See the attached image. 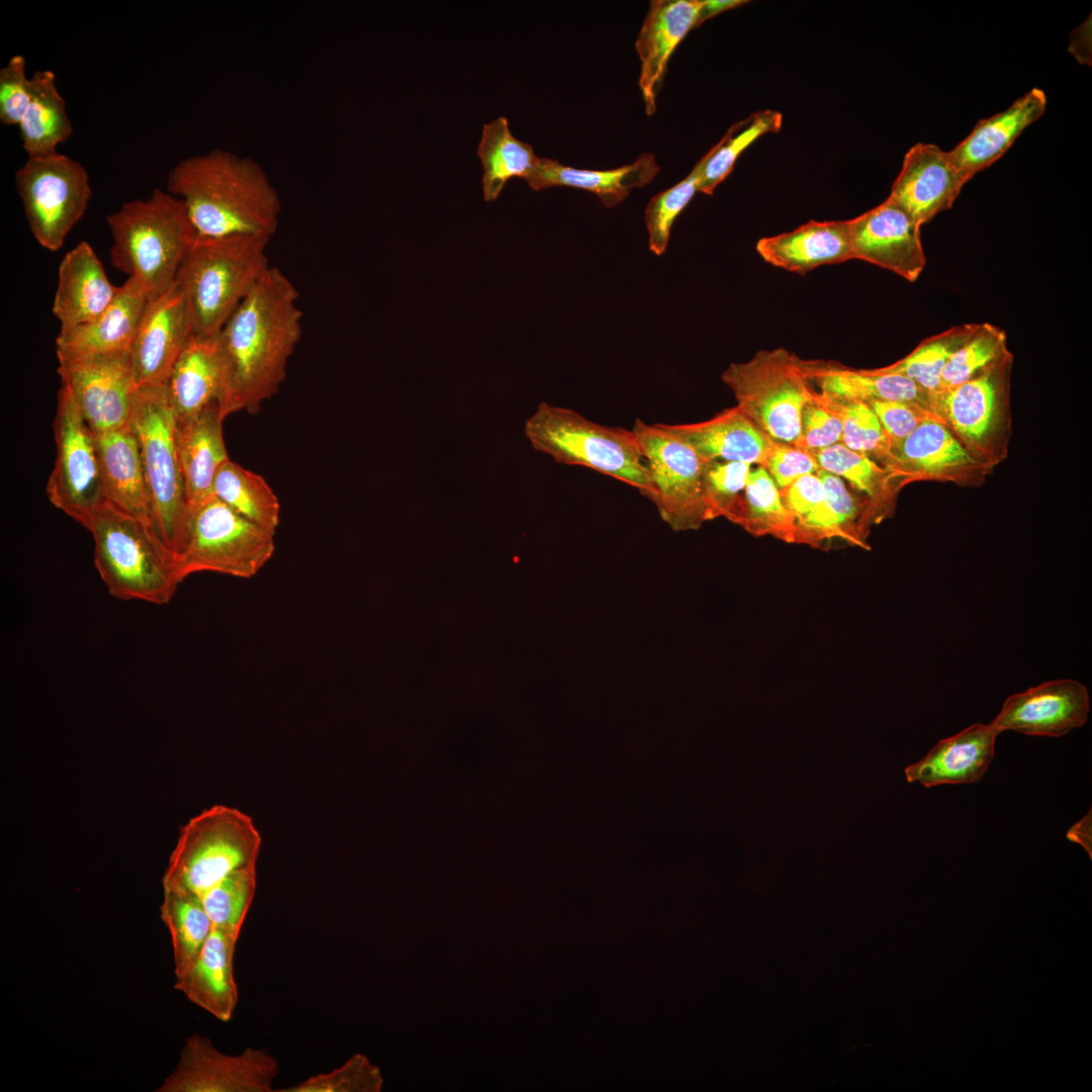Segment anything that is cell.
<instances>
[{"mask_svg": "<svg viewBox=\"0 0 1092 1092\" xmlns=\"http://www.w3.org/2000/svg\"><path fill=\"white\" fill-rule=\"evenodd\" d=\"M727 520L756 537L793 543V520L779 487L762 466L751 469L746 485Z\"/></svg>", "mask_w": 1092, "mask_h": 1092, "instance_id": "37", "label": "cell"}, {"mask_svg": "<svg viewBox=\"0 0 1092 1092\" xmlns=\"http://www.w3.org/2000/svg\"><path fill=\"white\" fill-rule=\"evenodd\" d=\"M219 383L215 337L192 334L166 381L176 421L190 419L216 402Z\"/></svg>", "mask_w": 1092, "mask_h": 1092, "instance_id": "34", "label": "cell"}, {"mask_svg": "<svg viewBox=\"0 0 1092 1092\" xmlns=\"http://www.w3.org/2000/svg\"><path fill=\"white\" fill-rule=\"evenodd\" d=\"M149 295L133 278L119 286L114 300L98 316L83 325L60 331L56 352L97 354L130 350Z\"/></svg>", "mask_w": 1092, "mask_h": 1092, "instance_id": "27", "label": "cell"}, {"mask_svg": "<svg viewBox=\"0 0 1092 1092\" xmlns=\"http://www.w3.org/2000/svg\"><path fill=\"white\" fill-rule=\"evenodd\" d=\"M852 259H859L914 282L926 257L920 226L888 197L883 203L848 220Z\"/></svg>", "mask_w": 1092, "mask_h": 1092, "instance_id": "18", "label": "cell"}, {"mask_svg": "<svg viewBox=\"0 0 1092 1092\" xmlns=\"http://www.w3.org/2000/svg\"><path fill=\"white\" fill-rule=\"evenodd\" d=\"M94 562L109 594L119 600L169 603L181 583L175 558L150 526L105 500L86 528Z\"/></svg>", "mask_w": 1092, "mask_h": 1092, "instance_id": "5", "label": "cell"}, {"mask_svg": "<svg viewBox=\"0 0 1092 1092\" xmlns=\"http://www.w3.org/2000/svg\"><path fill=\"white\" fill-rule=\"evenodd\" d=\"M257 888V864L238 870L199 897L212 926L240 936Z\"/></svg>", "mask_w": 1092, "mask_h": 1092, "instance_id": "46", "label": "cell"}, {"mask_svg": "<svg viewBox=\"0 0 1092 1092\" xmlns=\"http://www.w3.org/2000/svg\"><path fill=\"white\" fill-rule=\"evenodd\" d=\"M842 424L839 417L826 406L819 397H815L804 407L799 439L795 446L809 452L840 444Z\"/></svg>", "mask_w": 1092, "mask_h": 1092, "instance_id": "52", "label": "cell"}, {"mask_svg": "<svg viewBox=\"0 0 1092 1092\" xmlns=\"http://www.w3.org/2000/svg\"><path fill=\"white\" fill-rule=\"evenodd\" d=\"M881 465L901 490L915 481L949 482L976 487L993 468L975 459L941 423L928 421L900 440H890Z\"/></svg>", "mask_w": 1092, "mask_h": 1092, "instance_id": "17", "label": "cell"}, {"mask_svg": "<svg viewBox=\"0 0 1092 1092\" xmlns=\"http://www.w3.org/2000/svg\"><path fill=\"white\" fill-rule=\"evenodd\" d=\"M239 937L212 928L200 954L180 975L174 988L194 1005L222 1022L235 1012L239 993L234 973V957Z\"/></svg>", "mask_w": 1092, "mask_h": 1092, "instance_id": "25", "label": "cell"}, {"mask_svg": "<svg viewBox=\"0 0 1092 1092\" xmlns=\"http://www.w3.org/2000/svg\"><path fill=\"white\" fill-rule=\"evenodd\" d=\"M969 180L949 152L919 143L905 155L889 197L921 225L950 208Z\"/></svg>", "mask_w": 1092, "mask_h": 1092, "instance_id": "21", "label": "cell"}, {"mask_svg": "<svg viewBox=\"0 0 1092 1092\" xmlns=\"http://www.w3.org/2000/svg\"><path fill=\"white\" fill-rule=\"evenodd\" d=\"M782 121L781 112L764 109L732 124L719 143L705 155L698 191L712 194L732 172L740 154L760 135L779 131Z\"/></svg>", "mask_w": 1092, "mask_h": 1092, "instance_id": "43", "label": "cell"}, {"mask_svg": "<svg viewBox=\"0 0 1092 1092\" xmlns=\"http://www.w3.org/2000/svg\"><path fill=\"white\" fill-rule=\"evenodd\" d=\"M756 252L768 264L804 274L852 259L848 220H811L794 231L761 238Z\"/></svg>", "mask_w": 1092, "mask_h": 1092, "instance_id": "29", "label": "cell"}, {"mask_svg": "<svg viewBox=\"0 0 1092 1092\" xmlns=\"http://www.w3.org/2000/svg\"><path fill=\"white\" fill-rule=\"evenodd\" d=\"M276 1058L266 1049L247 1048L231 1056L209 1037H186L178 1063L157 1092H271L279 1074Z\"/></svg>", "mask_w": 1092, "mask_h": 1092, "instance_id": "16", "label": "cell"}, {"mask_svg": "<svg viewBox=\"0 0 1092 1092\" xmlns=\"http://www.w3.org/2000/svg\"><path fill=\"white\" fill-rule=\"evenodd\" d=\"M823 482L832 518L834 547L855 546L871 549V528L882 522L867 499L853 495L843 480L823 469L817 471Z\"/></svg>", "mask_w": 1092, "mask_h": 1092, "instance_id": "44", "label": "cell"}, {"mask_svg": "<svg viewBox=\"0 0 1092 1092\" xmlns=\"http://www.w3.org/2000/svg\"><path fill=\"white\" fill-rule=\"evenodd\" d=\"M1013 355L977 377L930 393L933 413L979 462L995 468L1008 457Z\"/></svg>", "mask_w": 1092, "mask_h": 1092, "instance_id": "10", "label": "cell"}, {"mask_svg": "<svg viewBox=\"0 0 1092 1092\" xmlns=\"http://www.w3.org/2000/svg\"><path fill=\"white\" fill-rule=\"evenodd\" d=\"M1010 355L1003 330L989 323L978 324L970 338L949 358L941 373L939 388L971 380Z\"/></svg>", "mask_w": 1092, "mask_h": 1092, "instance_id": "45", "label": "cell"}, {"mask_svg": "<svg viewBox=\"0 0 1092 1092\" xmlns=\"http://www.w3.org/2000/svg\"><path fill=\"white\" fill-rule=\"evenodd\" d=\"M978 324H964L924 339L902 359L880 368L869 369L877 374L905 376L929 393L940 385L941 373L951 355L970 338Z\"/></svg>", "mask_w": 1092, "mask_h": 1092, "instance_id": "42", "label": "cell"}, {"mask_svg": "<svg viewBox=\"0 0 1092 1092\" xmlns=\"http://www.w3.org/2000/svg\"><path fill=\"white\" fill-rule=\"evenodd\" d=\"M270 239L261 236L197 237L176 277L194 335L215 337L271 267Z\"/></svg>", "mask_w": 1092, "mask_h": 1092, "instance_id": "4", "label": "cell"}, {"mask_svg": "<svg viewBox=\"0 0 1092 1092\" xmlns=\"http://www.w3.org/2000/svg\"><path fill=\"white\" fill-rule=\"evenodd\" d=\"M890 440H900L928 421L942 423L931 408L905 401H873L869 403Z\"/></svg>", "mask_w": 1092, "mask_h": 1092, "instance_id": "53", "label": "cell"}, {"mask_svg": "<svg viewBox=\"0 0 1092 1092\" xmlns=\"http://www.w3.org/2000/svg\"><path fill=\"white\" fill-rule=\"evenodd\" d=\"M1067 837L1091 851V812L1069 830Z\"/></svg>", "mask_w": 1092, "mask_h": 1092, "instance_id": "56", "label": "cell"}, {"mask_svg": "<svg viewBox=\"0 0 1092 1092\" xmlns=\"http://www.w3.org/2000/svg\"><path fill=\"white\" fill-rule=\"evenodd\" d=\"M298 299L291 280L270 267L215 336L223 419L255 413L278 391L301 338Z\"/></svg>", "mask_w": 1092, "mask_h": 1092, "instance_id": "1", "label": "cell"}, {"mask_svg": "<svg viewBox=\"0 0 1092 1092\" xmlns=\"http://www.w3.org/2000/svg\"><path fill=\"white\" fill-rule=\"evenodd\" d=\"M56 461L46 492L50 502L85 529L106 500L95 434L62 386L54 420Z\"/></svg>", "mask_w": 1092, "mask_h": 1092, "instance_id": "13", "label": "cell"}, {"mask_svg": "<svg viewBox=\"0 0 1092 1092\" xmlns=\"http://www.w3.org/2000/svg\"><path fill=\"white\" fill-rule=\"evenodd\" d=\"M819 397L841 421L840 444L881 465L888 452L890 438L871 406L864 402L832 398L821 393Z\"/></svg>", "mask_w": 1092, "mask_h": 1092, "instance_id": "47", "label": "cell"}, {"mask_svg": "<svg viewBox=\"0 0 1092 1092\" xmlns=\"http://www.w3.org/2000/svg\"><path fill=\"white\" fill-rule=\"evenodd\" d=\"M95 439L106 500L152 528L140 447L130 424L95 434Z\"/></svg>", "mask_w": 1092, "mask_h": 1092, "instance_id": "33", "label": "cell"}, {"mask_svg": "<svg viewBox=\"0 0 1092 1092\" xmlns=\"http://www.w3.org/2000/svg\"><path fill=\"white\" fill-rule=\"evenodd\" d=\"M704 163L705 156L685 179L657 193L648 202L645 208L648 247L656 256H661L666 251L675 218L698 191Z\"/></svg>", "mask_w": 1092, "mask_h": 1092, "instance_id": "48", "label": "cell"}, {"mask_svg": "<svg viewBox=\"0 0 1092 1092\" xmlns=\"http://www.w3.org/2000/svg\"><path fill=\"white\" fill-rule=\"evenodd\" d=\"M274 552V534L213 495L191 514L175 567L180 582L201 571L251 578Z\"/></svg>", "mask_w": 1092, "mask_h": 1092, "instance_id": "11", "label": "cell"}, {"mask_svg": "<svg viewBox=\"0 0 1092 1092\" xmlns=\"http://www.w3.org/2000/svg\"><path fill=\"white\" fill-rule=\"evenodd\" d=\"M217 402L198 415L176 421L177 447L185 483L189 518L213 494V484L221 465L230 460L223 440Z\"/></svg>", "mask_w": 1092, "mask_h": 1092, "instance_id": "26", "label": "cell"}, {"mask_svg": "<svg viewBox=\"0 0 1092 1092\" xmlns=\"http://www.w3.org/2000/svg\"><path fill=\"white\" fill-rule=\"evenodd\" d=\"M1045 108L1044 92L1031 89L1004 111L980 120L970 134L949 151L953 161L972 179L1000 159Z\"/></svg>", "mask_w": 1092, "mask_h": 1092, "instance_id": "30", "label": "cell"}, {"mask_svg": "<svg viewBox=\"0 0 1092 1092\" xmlns=\"http://www.w3.org/2000/svg\"><path fill=\"white\" fill-rule=\"evenodd\" d=\"M15 186L34 239L58 251L88 207L92 189L86 169L58 152L27 158L15 173Z\"/></svg>", "mask_w": 1092, "mask_h": 1092, "instance_id": "12", "label": "cell"}, {"mask_svg": "<svg viewBox=\"0 0 1092 1092\" xmlns=\"http://www.w3.org/2000/svg\"><path fill=\"white\" fill-rule=\"evenodd\" d=\"M383 1079L380 1070L363 1055L351 1057L341 1067L313 1075L278 1092H378Z\"/></svg>", "mask_w": 1092, "mask_h": 1092, "instance_id": "50", "label": "cell"}, {"mask_svg": "<svg viewBox=\"0 0 1092 1092\" xmlns=\"http://www.w3.org/2000/svg\"><path fill=\"white\" fill-rule=\"evenodd\" d=\"M129 424L140 447L152 529L175 558L185 539L189 508L166 382L136 388Z\"/></svg>", "mask_w": 1092, "mask_h": 1092, "instance_id": "6", "label": "cell"}, {"mask_svg": "<svg viewBox=\"0 0 1092 1092\" xmlns=\"http://www.w3.org/2000/svg\"><path fill=\"white\" fill-rule=\"evenodd\" d=\"M118 289L109 281L93 248L81 241L59 265L52 311L60 322V331L98 316L114 300Z\"/></svg>", "mask_w": 1092, "mask_h": 1092, "instance_id": "23", "label": "cell"}, {"mask_svg": "<svg viewBox=\"0 0 1092 1092\" xmlns=\"http://www.w3.org/2000/svg\"><path fill=\"white\" fill-rule=\"evenodd\" d=\"M652 485L651 499L674 531L699 529L707 516L702 498L703 460L663 424L637 419L632 428Z\"/></svg>", "mask_w": 1092, "mask_h": 1092, "instance_id": "14", "label": "cell"}, {"mask_svg": "<svg viewBox=\"0 0 1092 1092\" xmlns=\"http://www.w3.org/2000/svg\"><path fill=\"white\" fill-rule=\"evenodd\" d=\"M751 466L738 461H703L702 498L708 521L727 519L746 485Z\"/></svg>", "mask_w": 1092, "mask_h": 1092, "instance_id": "49", "label": "cell"}, {"mask_svg": "<svg viewBox=\"0 0 1092 1092\" xmlns=\"http://www.w3.org/2000/svg\"><path fill=\"white\" fill-rule=\"evenodd\" d=\"M1089 693L1075 679H1054L1009 696L990 722L1000 734L1011 730L1025 735L1061 737L1088 720Z\"/></svg>", "mask_w": 1092, "mask_h": 1092, "instance_id": "19", "label": "cell"}, {"mask_svg": "<svg viewBox=\"0 0 1092 1092\" xmlns=\"http://www.w3.org/2000/svg\"><path fill=\"white\" fill-rule=\"evenodd\" d=\"M663 425L703 461H738L763 467L775 443L737 405L704 422Z\"/></svg>", "mask_w": 1092, "mask_h": 1092, "instance_id": "28", "label": "cell"}, {"mask_svg": "<svg viewBox=\"0 0 1092 1092\" xmlns=\"http://www.w3.org/2000/svg\"><path fill=\"white\" fill-rule=\"evenodd\" d=\"M780 492L793 520V543L834 548L831 513L818 474L805 475Z\"/></svg>", "mask_w": 1092, "mask_h": 1092, "instance_id": "41", "label": "cell"}, {"mask_svg": "<svg viewBox=\"0 0 1092 1092\" xmlns=\"http://www.w3.org/2000/svg\"><path fill=\"white\" fill-rule=\"evenodd\" d=\"M25 69L22 55L13 56L0 69V121L4 125L18 126L29 105L31 82Z\"/></svg>", "mask_w": 1092, "mask_h": 1092, "instance_id": "51", "label": "cell"}, {"mask_svg": "<svg viewBox=\"0 0 1092 1092\" xmlns=\"http://www.w3.org/2000/svg\"><path fill=\"white\" fill-rule=\"evenodd\" d=\"M261 842L248 814L213 805L182 826L162 879L163 889L200 896L230 874L257 864Z\"/></svg>", "mask_w": 1092, "mask_h": 1092, "instance_id": "8", "label": "cell"}, {"mask_svg": "<svg viewBox=\"0 0 1092 1092\" xmlns=\"http://www.w3.org/2000/svg\"><path fill=\"white\" fill-rule=\"evenodd\" d=\"M799 361L808 381L817 385L819 393L825 396L868 404L873 401H905L931 408L930 393L905 376L877 374L869 369H853L834 361L801 358Z\"/></svg>", "mask_w": 1092, "mask_h": 1092, "instance_id": "31", "label": "cell"}, {"mask_svg": "<svg viewBox=\"0 0 1092 1092\" xmlns=\"http://www.w3.org/2000/svg\"><path fill=\"white\" fill-rule=\"evenodd\" d=\"M160 915L170 933L176 977L200 954L213 926L200 897L192 893L163 889Z\"/></svg>", "mask_w": 1092, "mask_h": 1092, "instance_id": "39", "label": "cell"}, {"mask_svg": "<svg viewBox=\"0 0 1092 1092\" xmlns=\"http://www.w3.org/2000/svg\"><path fill=\"white\" fill-rule=\"evenodd\" d=\"M744 0H702V5L698 13L696 27L700 26L705 20H708L715 15L724 12L726 10L735 8L742 4H745Z\"/></svg>", "mask_w": 1092, "mask_h": 1092, "instance_id": "55", "label": "cell"}, {"mask_svg": "<svg viewBox=\"0 0 1092 1092\" xmlns=\"http://www.w3.org/2000/svg\"><path fill=\"white\" fill-rule=\"evenodd\" d=\"M31 97L26 112L18 124L22 147L27 158L47 157L57 153V147L73 133L66 111V100L60 94L52 70H37L30 77Z\"/></svg>", "mask_w": 1092, "mask_h": 1092, "instance_id": "35", "label": "cell"}, {"mask_svg": "<svg viewBox=\"0 0 1092 1092\" xmlns=\"http://www.w3.org/2000/svg\"><path fill=\"white\" fill-rule=\"evenodd\" d=\"M810 453L820 469L845 479L863 493L882 521L893 514L900 490L882 465L842 444Z\"/></svg>", "mask_w": 1092, "mask_h": 1092, "instance_id": "38", "label": "cell"}, {"mask_svg": "<svg viewBox=\"0 0 1092 1092\" xmlns=\"http://www.w3.org/2000/svg\"><path fill=\"white\" fill-rule=\"evenodd\" d=\"M477 156L483 168L482 191L485 201L495 200L510 179L520 177L526 180L540 159L530 144L512 134L506 116H498L483 124Z\"/></svg>", "mask_w": 1092, "mask_h": 1092, "instance_id": "36", "label": "cell"}, {"mask_svg": "<svg viewBox=\"0 0 1092 1092\" xmlns=\"http://www.w3.org/2000/svg\"><path fill=\"white\" fill-rule=\"evenodd\" d=\"M192 334L186 299L175 282L149 301L131 345L136 386L165 383Z\"/></svg>", "mask_w": 1092, "mask_h": 1092, "instance_id": "20", "label": "cell"}, {"mask_svg": "<svg viewBox=\"0 0 1092 1092\" xmlns=\"http://www.w3.org/2000/svg\"><path fill=\"white\" fill-rule=\"evenodd\" d=\"M167 191L183 201L199 237L271 239L279 224L281 200L263 168L226 150L179 161L168 174Z\"/></svg>", "mask_w": 1092, "mask_h": 1092, "instance_id": "2", "label": "cell"}, {"mask_svg": "<svg viewBox=\"0 0 1092 1092\" xmlns=\"http://www.w3.org/2000/svg\"><path fill=\"white\" fill-rule=\"evenodd\" d=\"M112 265L135 279L150 300L170 289L198 234L183 201L160 188L124 202L106 218Z\"/></svg>", "mask_w": 1092, "mask_h": 1092, "instance_id": "3", "label": "cell"}, {"mask_svg": "<svg viewBox=\"0 0 1092 1092\" xmlns=\"http://www.w3.org/2000/svg\"><path fill=\"white\" fill-rule=\"evenodd\" d=\"M998 735L990 723L973 724L939 740L923 758L908 765L906 779L925 788L978 783L993 760Z\"/></svg>", "mask_w": 1092, "mask_h": 1092, "instance_id": "24", "label": "cell"}, {"mask_svg": "<svg viewBox=\"0 0 1092 1092\" xmlns=\"http://www.w3.org/2000/svg\"><path fill=\"white\" fill-rule=\"evenodd\" d=\"M524 432L536 451L557 463L594 469L650 498L646 460L632 429L604 426L573 410L541 401L526 421Z\"/></svg>", "mask_w": 1092, "mask_h": 1092, "instance_id": "7", "label": "cell"}, {"mask_svg": "<svg viewBox=\"0 0 1092 1092\" xmlns=\"http://www.w3.org/2000/svg\"><path fill=\"white\" fill-rule=\"evenodd\" d=\"M57 357L62 386L94 434L129 424L138 388L130 350Z\"/></svg>", "mask_w": 1092, "mask_h": 1092, "instance_id": "15", "label": "cell"}, {"mask_svg": "<svg viewBox=\"0 0 1092 1092\" xmlns=\"http://www.w3.org/2000/svg\"><path fill=\"white\" fill-rule=\"evenodd\" d=\"M779 489L820 469L814 456L792 444L774 443L763 466Z\"/></svg>", "mask_w": 1092, "mask_h": 1092, "instance_id": "54", "label": "cell"}, {"mask_svg": "<svg viewBox=\"0 0 1092 1092\" xmlns=\"http://www.w3.org/2000/svg\"><path fill=\"white\" fill-rule=\"evenodd\" d=\"M702 0H653L638 33L639 88L646 114L656 111V96L675 48L696 28Z\"/></svg>", "mask_w": 1092, "mask_h": 1092, "instance_id": "22", "label": "cell"}, {"mask_svg": "<svg viewBox=\"0 0 1092 1092\" xmlns=\"http://www.w3.org/2000/svg\"><path fill=\"white\" fill-rule=\"evenodd\" d=\"M213 494L244 518L275 534L280 504L261 475L230 459L217 471Z\"/></svg>", "mask_w": 1092, "mask_h": 1092, "instance_id": "40", "label": "cell"}, {"mask_svg": "<svg viewBox=\"0 0 1092 1092\" xmlns=\"http://www.w3.org/2000/svg\"><path fill=\"white\" fill-rule=\"evenodd\" d=\"M784 348L758 351L745 362L731 363L721 375L737 406L776 443L796 445L804 407L816 390Z\"/></svg>", "mask_w": 1092, "mask_h": 1092, "instance_id": "9", "label": "cell"}, {"mask_svg": "<svg viewBox=\"0 0 1092 1092\" xmlns=\"http://www.w3.org/2000/svg\"><path fill=\"white\" fill-rule=\"evenodd\" d=\"M659 173L655 156L640 155L633 163L612 170H584L564 166L550 158H540L526 178L534 191L553 186H568L596 194L606 207L622 202L633 188L649 184Z\"/></svg>", "mask_w": 1092, "mask_h": 1092, "instance_id": "32", "label": "cell"}]
</instances>
